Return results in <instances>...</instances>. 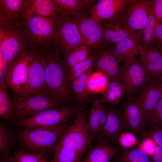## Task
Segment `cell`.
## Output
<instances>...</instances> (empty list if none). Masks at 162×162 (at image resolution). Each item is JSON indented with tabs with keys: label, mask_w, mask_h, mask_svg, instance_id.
<instances>
[{
	"label": "cell",
	"mask_w": 162,
	"mask_h": 162,
	"mask_svg": "<svg viewBox=\"0 0 162 162\" xmlns=\"http://www.w3.org/2000/svg\"><path fill=\"white\" fill-rule=\"evenodd\" d=\"M60 15L34 16L25 21L26 36L31 49L44 54L55 50Z\"/></svg>",
	"instance_id": "obj_1"
},
{
	"label": "cell",
	"mask_w": 162,
	"mask_h": 162,
	"mask_svg": "<svg viewBox=\"0 0 162 162\" xmlns=\"http://www.w3.org/2000/svg\"><path fill=\"white\" fill-rule=\"evenodd\" d=\"M44 55L47 96L62 104L67 101L73 93L69 71L56 50Z\"/></svg>",
	"instance_id": "obj_2"
},
{
	"label": "cell",
	"mask_w": 162,
	"mask_h": 162,
	"mask_svg": "<svg viewBox=\"0 0 162 162\" xmlns=\"http://www.w3.org/2000/svg\"><path fill=\"white\" fill-rule=\"evenodd\" d=\"M0 79L4 78L12 62L25 51L32 50L26 36L25 21L0 26Z\"/></svg>",
	"instance_id": "obj_3"
},
{
	"label": "cell",
	"mask_w": 162,
	"mask_h": 162,
	"mask_svg": "<svg viewBox=\"0 0 162 162\" xmlns=\"http://www.w3.org/2000/svg\"><path fill=\"white\" fill-rule=\"evenodd\" d=\"M65 123L49 128H23L17 134L21 143L34 153H46L53 149L67 129Z\"/></svg>",
	"instance_id": "obj_4"
},
{
	"label": "cell",
	"mask_w": 162,
	"mask_h": 162,
	"mask_svg": "<svg viewBox=\"0 0 162 162\" xmlns=\"http://www.w3.org/2000/svg\"><path fill=\"white\" fill-rule=\"evenodd\" d=\"M87 124L86 110H80L76 114L73 123L66 130L55 148L69 147L83 155L94 139L88 130Z\"/></svg>",
	"instance_id": "obj_5"
},
{
	"label": "cell",
	"mask_w": 162,
	"mask_h": 162,
	"mask_svg": "<svg viewBox=\"0 0 162 162\" xmlns=\"http://www.w3.org/2000/svg\"><path fill=\"white\" fill-rule=\"evenodd\" d=\"M80 110L79 107L63 106L47 109L18 120L19 127L31 128H49L65 123Z\"/></svg>",
	"instance_id": "obj_6"
},
{
	"label": "cell",
	"mask_w": 162,
	"mask_h": 162,
	"mask_svg": "<svg viewBox=\"0 0 162 162\" xmlns=\"http://www.w3.org/2000/svg\"><path fill=\"white\" fill-rule=\"evenodd\" d=\"M35 52L30 50L23 53L11 64L6 74L5 83L16 97L24 94L28 83L29 72Z\"/></svg>",
	"instance_id": "obj_7"
},
{
	"label": "cell",
	"mask_w": 162,
	"mask_h": 162,
	"mask_svg": "<svg viewBox=\"0 0 162 162\" xmlns=\"http://www.w3.org/2000/svg\"><path fill=\"white\" fill-rule=\"evenodd\" d=\"M85 45L75 19L60 15L57 37L55 43L56 51L63 56L71 51Z\"/></svg>",
	"instance_id": "obj_8"
},
{
	"label": "cell",
	"mask_w": 162,
	"mask_h": 162,
	"mask_svg": "<svg viewBox=\"0 0 162 162\" xmlns=\"http://www.w3.org/2000/svg\"><path fill=\"white\" fill-rule=\"evenodd\" d=\"M11 101L18 120L47 109L64 106H61L62 104L41 95L17 97Z\"/></svg>",
	"instance_id": "obj_9"
},
{
	"label": "cell",
	"mask_w": 162,
	"mask_h": 162,
	"mask_svg": "<svg viewBox=\"0 0 162 162\" xmlns=\"http://www.w3.org/2000/svg\"><path fill=\"white\" fill-rule=\"evenodd\" d=\"M74 18L89 52H100L104 49L105 44L100 23L88 16L86 14H80Z\"/></svg>",
	"instance_id": "obj_10"
},
{
	"label": "cell",
	"mask_w": 162,
	"mask_h": 162,
	"mask_svg": "<svg viewBox=\"0 0 162 162\" xmlns=\"http://www.w3.org/2000/svg\"><path fill=\"white\" fill-rule=\"evenodd\" d=\"M119 69L120 79L127 94H132L152 81L150 74L139 60L127 66H122Z\"/></svg>",
	"instance_id": "obj_11"
},
{
	"label": "cell",
	"mask_w": 162,
	"mask_h": 162,
	"mask_svg": "<svg viewBox=\"0 0 162 162\" xmlns=\"http://www.w3.org/2000/svg\"><path fill=\"white\" fill-rule=\"evenodd\" d=\"M45 69L44 54L35 52L31 64L26 91L22 96L41 95L47 97Z\"/></svg>",
	"instance_id": "obj_12"
},
{
	"label": "cell",
	"mask_w": 162,
	"mask_h": 162,
	"mask_svg": "<svg viewBox=\"0 0 162 162\" xmlns=\"http://www.w3.org/2000/svg\"><path fill=\"white\" fill-rule=\"evenodd\" d=\"M147 3L146 0H132L128 3L120 16L123 23L134 30L143 29L148 19Z\"/></svg>",
	"instance_id": "obj_13"
},
{
	"label": "cell",
	"mask_w": 162,
	"mask_h": 162,
	"mask_svg": "<svg viewBox=\"0 0 162 162\" xmlns=\"http://www.w3.org/2000/svg\"><path fill=\"white\" fill-rule=\"evenodd\" d=\"M142 31L135 35L127 38L116 44L112 48L118 63L126 66L135 62L136 56L140 55L142 45Z\"/></svg>",
	"instance_id": "obj_14"
},
{
	"label": "cell",
	"mask_w": 162,
	"mask_h": 162,
	"mask_svg": "<svg viewBox=\"0 0 162 162\" xmlns=\"http://www.w3.org/2000/svg\"><path fill=\"white\" fill-rule=\"evenodd\" d=\"M132 0H100L87 13L99 22L102 20L119 17L127 4Z\"/></svg>",
	"instance_id": "obj_15"
},
{
	"label": "cell",
	"mask_w": 162,
	"mask_h": 162,
	"mask_svg": "<svg viewBox=\"0 0 162 162\" xmlns=\"http://www.w3.org/2000/svg\"><path fill=\"white\" fill-rule=\"evenodd\" d=\"M125 130L124 121L120 110L110 109L107 111L106 122L97 137L98 141L113 144L118 142V137Z\"/></svg>",
	"instance_id": "obj_16"
},
{
	"label": "cell",
	"mask_w": 162,
	"mask_h": 162,
	"mask_svg": "<svg viewBox=\"0 0 162 162\" xmlns=\"http://www.w3.org/2000/svg\"><path fill=\"white\" fill-rule=\"evenodd\" d=\"M99 23L105 44H116L127 38L136 34L135 30L129 28L123 23L120 16L103 20Z\"/></svg>",
	"instance_id": "obj_17"
},
{
	"label": "cell",
	"mask_w": 162,
	"mask_h": 162,
	"mask_svg": "<svg viewBox=\"0 0 162 162\" xmlns=\"http://www.w3.org/2000/svg\"><path fill=\"white\" fill-rule=\"evenodd\" d=\"M126 130L134 134L142 135L145 124L142 111L135 99L127 102L119 110Z\"/></svg>",
	"instance_id": "obj_18"
},
{
	"label": "cell",
	"mask_w": 162,
	"mask_h": 162,
	"mask_svg": "<svg viewBox=\"0 0 162 162\" xmlns=\"http://www.w3.org/2000/svg\"><path fill=\"white\" fill-rule=\"evenodd\" d=\"M26 0H0V26L24 22V11Z\"/></svg>",
	"instance_id": "obj_19"
},
{
	"label": "cell",
	"mask_w": 162,
	"mask_h": 162,
	"mask_svg": "<svg viewBox=\"0 0 162 162\" xmlns=\"http://www.w3.org/2000/svg\"><path fill=\"white\" fill-rule=\"evenodd\" d=\"M140 52L143 67L155 82L160 76L162 70V47L150 46L146 48L141 47Z\"/></svg>",
	"instance_id": "obj_20"
},
{
	"label": "cell",
	"mask_w": 162,
	"mask_h": 162,
	"mask_svg": "<svg viewBox=\"0 0 162 162\" xmlns=\"http://www.w3.org/2000/svg\"><path fill=\"white\" fill-rule=\"evenodd\" d=\"M118 63L112 49L104 48L99 52L92 68L103 73L109 81L120 80L121 74Z\"/></svg>",
	"instance_id": "obj_21"
},
{
	"label": "cell",
	"mask_w": 162,
	"mask_h": 162,
	"mask_svg": "<svg viewBox=\"0 0 162 162\" xmlns=\"http://www.w3.org/2000/svg\"><path fill=\"white\" fill-rule=\"evenodd\" d=\"M140 89V93L135 99L142 111L146 124L149 116L160 99V93L156 83L153 81Z\"/></svg>",
	"instance_id": "obj_22"
},
{
	"label": "cell",
	"mask_w": 162,
	"mask_h": 162,
	"mask_svg": "<svg viewBox=\"0 0 162 162\" xmlns=\"http://www.w3.org/2000/svg\"><path fill=\"white\" fill-rule=\"evenodd\" d=\"M60 15L52 0H26L24 11L25 21L32 17Z\"/></svg>",
	"instance_id": "obj_23"
},
{
	"label": "cell",
	"mask_w": 162,
	"mask_h": 162,
	"mask_svg": "<svg viewBox=\"0 0 162 162\" xmlns=\"http://www.w3.org/2000/svg\"><path fill=\"white\" fill-rule=\"evenodd\" d=\"M88 148L81 162H109L119 148L107 142L98 141L96 145Z\"/></svg>",
	"instance_id": "obj_24"
},
{
	"label": "cell",
	"mask_w": 162,
	"mask_h": 162,
	"mask_svg": "<svg viewBox=\"0 0 162 162\" xmlns=\"http://www.w3.org/2000/svg\"><path fill=\"white\" fill-rule=\"evenodd\" d=\"M107 110L103 103L98 100L92 102L87 126L92 136L97 137L106 122Z\"/></svg>",
	"instance_id": "obj_25"
},
{
	"label": "cell",
	"mask_w": 162,
	"mask_h": 162,
	"mask_svg": "<svg viewBox=\"0 0 162 162\" xmlns=\"http://www.w3.org/2000/svg\"><path fill=\"white\" fill-rule=\"evenodd\" d=\"M60 15L75 17L86 14L92 4L89 0H52Z\"/></svg>",
	"instance_id": "obj_26"
},
{
	"label": "cell",
	"mask_w": 162,
	"mask_h": 162,
	"mask_svg": "<svg viewBox=\"0 0 162 162\" xmlns=\"http://www.w3.org/2000/svg\"><path fill=\"white\" fill-rule=\"evenodd\" d=\"M154 0H148V19L142 30V44L144 48L154 46L156 29L159 24L154 13Z\"/></svg>",
	"instance_id": "obj_27"
},
{
	"label": "cell",
	"mask_w": 162,
	"mask_h": 162,
	"mask_svg": "<svg viewBox=\"0 0 162 162\" xmlns=\"http://www.w3.org/2000/svg\"><path fill=\"white\" fill-rule=\"evenodd\" d=\"M113 158L115 162H153L150 156L139 148H119Z\"/></svg>",
	"instance_id": "obj_28"
},
{
	"label": "cell",
	"mask_w": 162,
	"mask_h": 162,
	"mask_svg": "<svg viewBox=\"0 0 162 162\" xmlns=\"http://www.w3.org/2000/svg\"><path fill=\"white\" fill-rule=\"evenodd\" d=\"M125 93L124 84L121 79L109 81L107 88L101 98L97 99L104 102L118 104Z\"/></svg>",
	"instance_id": "obj_29"
},
{
	"label": "cell",
	"mask_w": 162,
	"mask_h": 162,
	"mask_svg": "<svg viewBox=\"0 0 162 162\" xmlns=\"http://www.w3.org/2000/svg\"><path fill=\"white\" fill-rule=\"evenodd\" d=\"M92 67L71 81V88L73 93L78 103L81 104L86 99L88 96V82L89 76L92 73Z\"/></svg>",
	"instance_id": "obj_30"
},
{
	"label": "cell",
	"mask_w": 162,
	"mask_h": 162,
	"mask_svg": "<svg viewBox=\"0 0 162 162\" xmlns=\"http://www.w3.org/2000/svg\"><path fill=\"white\" fill-rule=\"evenodd\" d=\"M7 88L4 79L0 80V117L6 120L14 122L16 118Z\"/></svg>",
	"instance_id": "obj_31"
},
{
	"label": "cell",
	"mask_w": 162,
	"mask_h": 162,
	"mask_svg": "<svg viewBox=\"0 0 162 162\" xmlns=\"http://www.w3.org/2000/svg\"><path fill=\"white\" fill-rule=\"evenodd\" d=\"M51 162H81L83 155L69 147L55 148Z\"/></svg>",
	"instance_id": "obj_32"
},
{
	"label": "cell",
	"mask_w": 162,
	"mask_h": 162,
	"mask_svg": "<svg viewBox=\"0 0 162 162\" xmlns=\"http://www.w3.org/2000/svg\"><path fill=\"white\" fill-rule=\"evenodd\" d=\"M109 82L108 78L99 71L92 73L88 77V92L95 93H103Z\"/></svg>",
	"instance_id": "obj_33"
},
{
	"label": "cell",
	"mask_w": 162,
	"mask_h": 162,
	"mask_svg": "<svg viewBox=\"0 0 162 162\" xmlns=\"http://www.w3.org/2000/svg\"><path fill=\"white\" fill-rule=\"evenodd\" d=\"M89 51L86 45L81 46L67 53L63 56L65 68H71L87 57Z\"/></svg>",
	"instance_id": "obj_34"
},
{
	"label": "cell",
	"mask_w": 162,
	"mask_h": 162,
	"mask_svg": "<svg viewBox=\"0 0 162 162\" xmlns=\"http://www.w3.org/2000/svg\"><path fill=\"white\" fill-rule=\"evenodd\" d=\"M99 52L94 53L85 60L78 63L71 68L68 71L69 78L71 81L92 67Z\"/></svg>",
	"instance_id": "obj_35"
},
{
	"label": "cell",
	"mask_w": 162,
	"mask_h": 162,
	"mask_svg": "<svg viewBox=\"0 0 162 162\" xmlns=\"http://www.w3.org/2000/svg\"><path fill=\"white\" fill-rule=\"evenodd\" d=\"M13 138L11 131L6 125L0 123V153L2 156L9 155L12 149Z\"/></svg>",
	"instance_id": "obj_36"
},
{
	"label": "cell",
	"mask_w": 162,
	"mask_h": 162,
	"mask_svg": "<svg viewBox=\"0 0 162 162\" xmlns=\"http://www.w3.org/2000/svg\"><path fill=\"white\" fill-rule=\"evenodd\" d=\"M14 154L13 157L16 162H51L40 153L18 150L14 151Z\"/></svg>",
	"instance_id": "obj_37"
},
{
	"label": "cell",
	"mask_w": 162,
	"mask_h": 162,
	"mask_svg": "<svg viewBox=\"0 0 162 162\" xmlns=\"http://www.w3.org/2000/svg\"><path fill=\"white\" fill-rule=\"evenodd\" d=\"M118 142L121 146L124 148H133L137 143L135 135L129 132L122 133L118 137Z\"/></svg>",
	"instance_id": "obj_38"
},
{
	"label": "cell",
	"mask_w": 162,
	"mask_h": 162,
	"mask_svg": "<svg viewBox=\"0 0 162 162\" xmlns=\"http://www.w3.org/2000/svg\"><path fill=\"white\" fill-rule=\"evenodd\" d=\"M149 131L145 130L142 135L152 137L157 145L162 148V125L156 124Z\"/></svg>",
	"instance_id": "obj_39"
},
{
	"label": "cell",
	"mask_w": 162,
	"mask_h": 162,
	"mask_svg": "<svg viewBox=\"0 0 162 162\" xmlns=\"http://www.w3.org/2000/svg\"><path fill=\"white\" fill-rule=\"evenodd\" d=\"M157 146L152 137L146 136L139 144L138 147L143 150L150 156H152Z\"/></svg>",
	"instance_id": "obj_40"
},
{
	"label": "cell",
	"mask_w": 162,
	"mask_h": 162,
	"mask_svg": "<svg viewBox=\"0 0 162 162\" xmlns=\"http://www.w3.org/2000/svg\"><path fill=\"white\" fill-rule=\"evenodd\" d=\"M162 112V99L160 98L155 107L150 114L147 123L151 126V128L155 125L159 116Z\"/></svg>",
	"instance_id": "obj_41"
},
{
	"label": "cell",
	"mask_w": 162,
	"mask_h": 162,
	"mask_svg": "<svg viewBox=\"0 0 162 162\" xmlns=\"http://www.w3.org/2000/svg\"><path fill=\"white\" fill-rule=\"evenodd\" d=\"M154 12L159 23H162V0H154Z\"/></svg>",
	"instance_id": "obj_42"
},
{
	"label": "cell",
	"mask_w": 162,
	"mask_h": 162,
	"mask_svg": "<svg viewBox=\"0 0 162 162\" xmlns=\"http://www.w3.org/2000/svg\"><path fill=\"white\" fill-rule=\"evenodd\" d=\"M162 44V23L157 26L155 32V43L154 46L158 47Z\"/></svg>",
	"instance_id": "obj_43"
},
{
	"label": "cell",
	"mask_w": 162,
	"mask_h": 162,
	"mask_svg": "<svg viewBox=\"0 0 162 162\" xmlns=\"http://www.w3.org/2000/svg\"><path fill=\"white\" fill-rule=\"evenodd\" d=\"M152 157L153 162H162V148L158 146Z\"/></svg>",
	"instance_id": "obj_44"
},
{
	"label": "cell",
	"mask_w": 162,
	"mask_h": 162,
	"mask_svg": "<svg viewBox=\"0 0 162 162\" xmlns=\"http://www.w3.org/2000/svg\"><path fill=\"white\" fill-rule=\"evenodd\" d=\"M0 162H16L13 157L9 155L7 156H2V158L1 159Z\"/></svg>",
	"instance_id": "obj_45"
},
{
	"label": "cell",
	"mask_w": 162,
	"mask_h": 162,
	"mask_svg": "<svg viewBox=\"0 0 162 162\" xmlns=\"http://www.w3.org/2000/svg\"><path fill=\"white\" fill-rule=\"evenodd\" d=\"M160 92V98L162 99V82H155Z\"/></svg>",
	"instance_id": "obj_46"
},
{
	"label": "cell",
	"mask_w": 162,
	"mask_h": 162,
	"mask_svg": "<svg viewBox=\"0 0 162 162\" xmlns=\"http://www.w3.org/2000/svg\"><path fill=\"white\" fill-rule=\"evenodd\" d=\"M156 124L162 125V112L159 116Z\"/></svg>",
	"instance_id": "obj_47"
},
{
	"label": "cell",
	"mask_w": 162,
	"mask_h": 162,
	"mask_svg": "<svg viewBox=\"0 0 162 162\" xmlns=\"http://www.w3.org/2000/svg\"><path fill=\"white\" fill-rule=\"evenodd\" d=\"M158 81H159V82H162V70L160 76L159 77L158 79L156 82Z\"/></svg>",
	"instance_id": "obj_48"
}]
</instances>
